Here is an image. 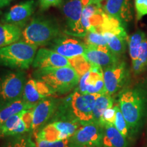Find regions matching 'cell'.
Wrapping results in <instances>:
<instances>
[{
	"mask_svg": "<svg viewBox=\"0 0 147 147\" xmlns=\"http://www.w3.org/2000/svg\"><path fill=\"white\" fill-rule=\"evenodd\" d=\"M35 78L45 82L55 95L69 93L78 84L80 77L71 66L37 69Z\"/></svg>",
	"mask_w": 147,
	"mask_h": 147,
	"instance_id": "1",
	"label": "cell"
},
{
	"mask_svg": "<svg viewBox=\"0 0 147 147\" xmlns=\"http://www.w3.org/2000/svg\"><path fill=\"white\" fill-rule=\"evenodd\" d=\"M38 47L19 40L0 48V65L12 69H28L33 63Z\"/></svg>",
	"mask_w": 147,
	"mask_h": 147,
	"instance_id": "2",
	"label": "cell"
},
{
	"mask_svg": "<svg viewBox=\"0 0 147 147\" xmlns=\"http://www.w3.org/2000/svg\"><path fill=\"white\" fill-rule=\"evenodd\" d=\"M119 108L131 131L140 126L145 110V97L138 89H125L119 95Z\"/></svg>",
	"mask_w": 147,
	"mask_h": 147,
	"instance_id": "3",
	"label": "cell"
},
{
	"mask_svg": "<svg viewBox=\"0 0 147 147\" xmlns=\"http://www.w3.org/2000/svg\"><path fill=\"white\" fill-rule=\"evenodd\" d=\"M58 25L44 18H34L22 32V40L36 46L46 45L61 36Z\"/></svg>",
	"mask_w": 147,
	"mask_h": 147,
	"instance_id": "4",
	"label": "cell"
},
{
	"mask_svg": "<svg viewBox=\"0 0 147 147\" xmlns=\"http://www.w3.org/2000/svg\"><path fill=\"white\" fill-rule=\"evenodd\" d=\"M26 82V76L23 71L9 72L0 77V109L21 100Z\"/></svg>",
	"mask_w": 147,
	"mask_h": 147,
	"instance_id": "5",
	"label": "cell"
},
{
	"mask_svg": "<svg viewBox=\"0 0 147 147\" xmlns=\"http://www.w3.org/2000/svg\"><path fill=\"white\" fill-rule=\"evenodd\" d=\"M81 125L78 121H53L42 127L34 135L36 140L55 142L70 138Z\"/></svg>",
	"mask_w": 147,
	"mask_h": 147,
	"instance_id": "6",
	"label": "cell"
},
{
	"mask_svg": "<svg viewBox=\"0 0 147 147\" xmlns=\"http://www.w3.org/2000/svg\"><path fill=\"white\" fill-rule=\"evenodd\" d=\"M100 95L83 94L75 91L69 96L71 113L82 125L93 121V108Z\"/></svg>",
	"mask_w": 147,
	"mask_h": 147,
	"instance_id": "7",
	"label": "cell"
},
{
	"mask_svg": "<svg viewBox=\"0 0 147 147\" xmlns=\"http://www.w3.org/2000/svg\"><path fill=\"white\" fill-rule=\"evenodd\" d=\"M90 0H66L63 4L64 16L69 33L76 36H84L87 32L82 25V15L84 6Z\"/></svg>",
	"mask_w": 147,
	"mask_h": 147,
	"instance_id": "8",
	"label": "cell"
},
{
	"mask_svg": "<svg viewBox=\"0 0 147 147\" xmlns=\"http://www.w3.org/2000/svg\"><path fill=\"white\" fill-rule=\"evenodd\" d=\"M102 127L91 121L81 125L69 140L80 147H102Z\"/></svg>",
	"mask_w": 147,
	"mask_h": 147,
	"instance_id": "9",
	"label": "cell"
},
{
	"mask_svg": "<svg viewBox=\"0 0 147 147\" xmlns=\"http://www.w3.org/2000/svg\"><path fill=\"white\" fill-rule=\"evenodd\" d=\"M76 91L83 94H104L106 93L102 67L92 65L91 69L79 79Z\"/></svg>",
	"mask_w": 147,
	"mask_h": 147,
	"instance_id": "10",
	"label": "cell"
},
{
	"mask_svg": "<svg viewBox=\"0 0 147 147\" xmlns=\"http://www.w3.org/2000/svg\"><path fill=\"white\" fill-rule=\"evenodd\" d=\"M61 100L49 97L40 101L33 109L32 131L35 134L49 123L57 110Z\"/></svg>",
	"mask_w": 147,
	"mask_h": 147,
	"instance_id": "11",
	"label": "cell"
},
{
	"mask_svg": "<svg viewBox=\"0 0 147 147\" xmlns=\"http://www.w3.org/2000/svg\"><path fill=\"white\" fill-rule=\"evenodd\" d=\"M127 76L128 71L123 61L104 69V80L106 93L111 96L117 93L123 87Z\"/></svg>",
	"mask_w": 147,
	"mask_h": 147,
	"instance_id": "12",
	"label": "cell"
},
{
	"mask_svg": "<svg viewBox=\"0 0 147 147\" xmlns=\"http://www.w3.org/2000/svg\"><path fill=\"white\" fill-rule=\"evenodd\" d=\"M83 55L91 65L104 69L119 62L118 56L112 53L108 46L88 45Z\"/></svg>",
	"mask_w": 147,
	"mask_h": 147,
	"instance_id": "13",
	"label": "cell"
},
{
	"mask_svg": "<svg viewBox=\"0 0 147 147\" xmlns=\"http://www.w3.org/2000/svg\"><path fill=\"white\" fill-rule=\"evenodd\" d=\"M54 95L45 82L36 78H30L25 84L22 99L29 105L35 106L40 101Z\"/></svg>",
	"mask_w": 147,
	"mask_h": 147,
	"instance_id": "14",
	"label": "cell"
},
{
	"mask_svg": "<svg viewBox=\"0 0 147 147\" xmlns=\"http://www.w3.org/2000/svg\"><path fill=\"white\" fill-rule=\"evenodd\" d=\"M35 7L36 3L34 0H27L18 3L3 15L2 23L13 24L22 27L34 13Z\"/></svg>",
	"mask_w": 147,
	"mask_h": 147,
	"instance_id": "15",
	"label": "cell"
},
{
	"mask_svg": "<svg viewBox=\"0 0 147 147\" xmlns=\"http://www.w3.org/2000/svg\"><path fill=\"white\" fill-rule=\"evenodd\" d=\"M36 69L61 67L70 66L69 59L55 51L48 49H40L37 51L32 63Z\"/></svg>",
	"mask_w": 147,
	"mask_h": 147,
	"instance_id": "16",
	"label": "cell"
},
{
	"mask_svg": "<svg viewBox=\"0 0 147 147\" xmlns=\"http://www.w3.org/2000/svg\"><path fill=\"white\" fill-rule=\"evenodd\" d=\"M87 49L85 43L80 40L70 38H60L53 41L52 50L65 57L71 59L74 57L82 55Z\"/></svg>",
	"mask_w": 147,
	"mask_h": 147,
	"instance_id": "17",
	"label": "cell"
},
{
	"mask_svg": "<svg viewBox=\"0 0 147 147\" xmlns=\"http://www.w3.org/2000/svg\"><path fill=\"white\" fill-rule=\"evenodd\" d=\"M102 8L106 14L122 23L129 22L132 18L130 0H106Z\"/></svg>",
	"mask_w": 147,
	"mask_h": 147,
	"instance_id": "18",
	"label": "cell"
},
{
	"mask_svg": "<svg viewBox=\"0 0 147 147\" xmlns=\"http://www.w3.org/2000/svg\"><path fill=\"white\" fill-rule=\"evenodd\" d=\"M102 147H128V142L115 125H108L103 127Z\"/></svg>",
	"mask_w": 147,
	"mask_h": 147,
	"instance_id": "19",
	"label": "cell"
},
{
	"mask_svg": "<svg viewBox=\"0 0 147 147\" xmlns=\"http://www.w3.org/2000/svg\"><path fill=\"white\" fill-rule=\"evenodd\" d=\"M21 27L10 23H0V48L19 41L22 38Z\"/></svg>",
	"mask_w": 147,
	"mask_h": 147,
	"instance_id": "20",
	"label": "cell"
},
{
	"mask_svg": "<svg viewBox=\"0 0 147 147\" xmlns=\"http://www.w3.org/2000/svg\"><path fill=\"white\" fill-rule=\"evenodd\" d=\"M107 42V45L111 52L117 56L122 55L126 49L127 35L115 34L113 33L105 32L102 34Z\"/></svg>",
	"mask_w": 147,
	"mask_h": 147,
	"instance_id": "21",
	"label": "cell"
},
{
	"mask_svg": "<svg viewBox=\"0 0 147 147\" xmlns=\"http://www.w3.org/2000/svg\"><path fill=\"white\" fill-rule=\"evenodd\" d=\"M34 107L27 104L23 99L10 103L0 109V126L13 115L24 110L33 109Z\"/></svg>",
	"mask_w": 147,
	"mask_h": 147,
	"instance_id": "22",
	"label": "cell"
},
{
	"mask_svg": "<svg viewBox=\"0 0 147 147\" xmlns=\"http://www.w3.org/2000/svg\"><path fill=\"white\" fill-rule=\"evenodd\" d=\"M114 106V100L112 96L108 93L100 94L95 101L93 110V121L98 124L103 114L108 108Z\"/></svg>",
	"mask_w": 147,
	"mask_h": 147,
	"instance_id": "23",
	"label": "cell"
},
{
	"mask_svg": "<svg viewBox=\"0 0 147 147\" xmlns=\"http://www.w3.org/2000/svg\"><path fill=\"white\" fill-rule=\"evenodd\" d=\"M2 147H37V145L33 141L30 133H28L12 136Z\"/></svg>",
	"mask_w": 147,
	"mask_h": 147,
	"instance_id": "24",
	"label": "cell"
},
{
	"mask_svg": "<svg viewBox=\"0 0 147 147\" xmlns=\"http://www.w3.org/2000/svg\"><path fill=\"white\" fill-rule=\"evenodd\" d=\"M33 109L24 110L22 113L21 121L18 127L14 131L12 136L21 135L32 131Z\"/></svg>",
	"mask_w": 147,
	"mask_h": 147,
	"instance_id": "25",
	"label": "cell"
},
{
	"mask_svg": "<svg viewBox=\"0 0 147 147\" xmlns=\"http://www.w3.org/2000/svg\"><path fill=\"white\" fill-rule=\"evenodd\" d=\"M146 39V36L144 32L138 31L134 34L129 38V55L132 62L135 61L138 57L140 48L142 42Z\"/></svg>",
	"mask_w": 147,
	"mask_h": 147,
	"instance_id": "26",
	"label": "cell"
},
{
	"mask_svg": "<svg viewBox=\"0 0 147 147\" xmlns=\"http://www.w3.org/2000/svg\"><path fill=\"white\" fill-rule=\"evenodd\" d=\"M147 66V39L142 42L140 48L138 57L132 62V67L135 74H139L144 70Z\"/></svg>",
	"mask_w": 147,
	"mask_h": 147,
	"instance_id": "27",
	"label": "cell"
},
{
	"mask_svg": "<svg viewBox=\"0 0 147 147\" xmlns=\"http://www.w3.org/2000/svg\"><path fill=\"white\" fill-rule=\"evenodd\" d=\"M69 61L70 66L76 71L80 78L89 71L92 67L91 64L86 59L83 55L69 59Z\"/></svg>",
	"mask_w": 147,
	"mask_h": 147,
	"instance_id": "28",
	"label": "cell"
},
{
	"mask_svg": "<svg viewBox=\"0 0 147 147\" xmlns=\"http://www.w3.org/2000/svg\"><path fill=\"white\" fill-rule=\"evenodd\" d=\"M114 125L117 129L122 134L125 138L129 137V132L131 131L123 115L121 113L119 106H117V110H116V119Z\"/></svg>",
	"mask_w": 147,
	"mask_h": 147,
	"instance_id": "29",
	"label": "cell"
},
{
	"mask_svg": "<svg viewBox=\"0 0 147 147\" xmlns=\"http://www.w3.org/2000/svg\"><path fill=\"white\" fill-rule=\"evenodd\" d=\"M84 37L87 46H108L104 35L96 31H88Z\"/></svg>",
	"mask_w": 147,
	"mask_h": 147,
	"instance_id": "30",
	"label": "cell"
},
{
	"mask_svg": "<svg viewBox=\"0 0 147 147\" xmlns=\"http://www.w3.org/2000/svg\"><path fill=\"white\" fill-rule=\"evenodd\" d=\"M117 106H113V107L108 108L107 110L103 114L102 118H101L99 125L104 127L108 125H114L116 119V110Z\"/></svg>",
	"mask_w": 147,
	"mask_h": 147,
	"instance_id": "31",
	"label": "cell"
},
{
	"mask_svg": "<svg viewBox=\"0 0 147 147\" xmlns=\"http://www.w3.org/2000/svg\"><path fill=\"white\" fill-rule=\"evenodd\" d=\"M70 144L69 138L55 141V142L36 140L37 147H70Z\"/></svg>",
	"mask_w": 147,
	"mask_h": 147,
	"instance_id": "32",
	"label": "cell"
},
{
	"mask_svg": "<svg viewBox=\"0 0 147 147\" xmlns=\"http://www.w3.org/2000/svg\"><path fill=\"white\" fill-rule=\"evenodd\" d=\"M138 18L140 19L147 14V0H135Z\"/></svg>",
	"mask_w": 147,
	"mask_h": 147,
	"instance_id": "33",
	"label": "cell"
},
{
	"mask_svg": "<svg viewBox=\"0 0 147 147\" xmlns=\"http://www.w3.org/2000/svg\"><path fill=\"white\" fill-rule=\"evenodd\" d=\"M63 0H38L40 9L45 11L51 7H57L62 3Z\"/></svg>",
	"mask_w": 147,
	"mask_h": 147,
	"instance_id": "34",
	"label": "cell"
},
{
	"mask_svg": "<svg viewBox=\"0 0 147 147\" xmlns=\"http://www.w3.org/2000/svg\"><path fill=\"white\" fill-rule=\"evenodd\" d=\"M12 0H0V9L8 6Z\"/></svg>",
	"mask_w": 147,
	"mask_h": 147,
	"instance_id": "35",
	"label": "cell"
},
{
	"mask_svg": "<svg viewBox=\"0 0 147 147\" xmlns=\"http://www.w3.org/2000/svg\"><path fill=\"white\" fill-rule=\"evenodd\" d=\"M103 0H90V1L92 3H97V4H101Z\"/></svg>",
	"mask_w": 147,
	"mask_h": 147,
	"instance_id": "36",
	"label": "cell"
},
{
	"mask_svg": "<svg viewBox=\"0 0 147 147\" xmlns=\"http://www.w3.org/2000/svg\"><path fill=\"white\" fill-rule=\"evenodd\" d=\"M70 143H71V142H70ZM70 147H80V146H77V145H76V144H72V143H71V144H70Z\"/></svg>",
	"mask_w": 147,
	"mask_h": 147,
	"instance_id": "37",
	"label": "cell"
},
{
	"mask_svg": "<svg viewBox=\"0 0 147 147\" xmlns=\"http://www.w3.org/2000/svg\"><path fill=\"white\" fill-rule=\"evenodd\" d=\"M0 14H1V11L0 10Z\"/></svg>",
	"mask_w": 147,
	"mask_h": 147,
	"instance_id": "38",
	"label": "cell"
}]
</instances>
